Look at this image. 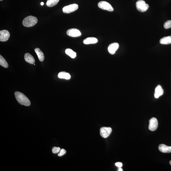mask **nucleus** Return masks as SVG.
<instances>
[{
    "instance_id": "f257e3e1",
    "label": "nucleus",
    "mask_w": 171,
    "mask_h": 171,
    "mask_svg": "<svg viewBox=\"0 0 171 171\" xmlns=\"http://www.w3.org/2000/svg\"><path fill=\"white\" fill-rule=\"evenodd\" d=\"M16 99L20 104L26 106H30L31 104L30 100L23 93L16 91L15 93Z\"/></svg>"
},
{
    "instance_id": "f03ea898",
    "label": "nucleus",
    "mask_w": 171,
    "mask_h": 171,
    "mask_svg": "<svg viewBox=\"0 0 171 171\" xmlns=\"http://www.w3.org/2000/svg\"><path fill=\"white\" fill-rule=\"evenodd\" d=\"M37 19L36 17L30 16L24 18L22 23L23 26L25 27H31L35 26L37 23Z\"/></svg>"
},
{
    "instance_id": "7ed1b4c3",
    "label": "nucleus",
    "mask_w": 171,
    "mask_h": 171,
    "mask_svg": "<svg viewBox=\"0 0 171 171\" xmlns=\"http://www.w3.org/2000/svg\"><path fill=\"white\" fill-rule=\"evenodd\" d=\"M136 7L137 10L140 12H144L147 11L149 7V5L143 0H139L136 3Z\"/></svg>"
},
{
    "instance_id": "20e7f679",
    "label": "nucleus",
    "mask_w": 171,
    "mask_h": 171,
    "mask_svg": "<svg viewBox=\"0 0 171 171\" xmlns=\"http://www.w3.org/2000/svg\"><path fill=\"white\" fill-rule=\"evenodd\" d=\"M78 8V5L77 4H72L64 7L62 8V11L65 14H69L76 11Z\"/></svg>"
},
{
    "instance_id": "39448f33",
    "label": "nucleus",
    "mask_w": 171,
    "mask_h": 171,
    "mask_svg": "<svg viewBox=\"0 0 171 171\" xmlns=\"http://www.w3.org/2000/svg\"><path fill=\"white\" fill-rule=\"evenodd\" d=\"M98 7L102 9L112 11H113V8L111 5L109 3L105 1H102L98 4Z\"/></svg>"
},
{
    "instance_id": "423d86ee",
    "label": "nucleus",
    "mask_w": 171,
    "mask_h": 171,
    "mask_svg": "<svg viewBox=\"0 0 171 171\" xmlns=\"http://www.w3.org/2000/svg\"><path fill=\"white\" fill-rule=\"evenodd\" d=\"M112 131V128L110 127H103L100 128V134L103 138H106L110 135Z\"/></svg>"
},
{
    "instance_id": "0eeeda50",
    "label": "nucleus",
    "mask_w": 171,
    "mask_h": 171,
    "mask_svg": "<svg viewBox=\"0 0 171 171\" xmlns=\"http://www.w3.org/2000/svg\"><path fill=\"white\" fill-rule=\"evenodd\" d=\"M158 125L157 119L155 118H153L149 121V129L150 131H154L157 129Z\"/></svg>"
},
{
    "instance_id": "6e6552de",
    "label": "nucleus",
    "mask_w": 171,
    "mask_h": 171,
    "mask_svg": "<svg viewBox=\"0 0 171 171\" xmlns=\"http://www.w3.org/2000/svg\"><path fill=\"white\" fill-rule=\"evenodd\" d=\"M67 34L71 37H77L81 36V33L78 29L73 28L69 29L67 30Z\"/></svg>"
},
{
    "instance_id": "1a4fd4ad",
    "label": "nucleus",
    "mask_w": 171,
    "mask_h": 171,
    "mask_svg": "<svg viewBox=\"0 0 171 171\" xmlns=\"http://www.w3.org/2000/svg\"><path fill=\"white\" fill-rule=\"evenodd\" d=\"M10 37L9 32L7 30H1L0 31V41L5 42L8 40Z\"/></svg>"
},
{
    "instance_id": "9d476101",
    "label": "nucleus",
    "mask_w": 171,
    "mask_h": 171,
    "mask_svg": "<svg viewBox=\"0 0 171 171\" xmlns=\"http://www.w3.org/2000/svg\"><path fill=\"white\" fill-rule=\"evenodd\" d=\"M119 47V45L117 43H115L110 45L108 48V51L110 53L113 55Z\"/></svg>"
},
{
    "instance_id": "9b49d317",
    "label": "nucleus",
    "mask_w": 171,
    "mask_h": 171,
    "mask_svg": "<svg viewBox=\"0 0 171 171\" xmlns=\"http://www.w3.org/2000/svg\"><path fill=\"white\" fill-rule=\"evenodd\" d=\"M163 90L161 86L158 85L155 89L154 94V97L155 98H158L160 96L163 95Z\"/></svg>"
},
{
    "instance_id": "f8f14e48",
    "label": "nucleus",
    "mask_w": 171,
    "mask_h": 171,
    "mask_svg": "<svg viewBox=\"0 0 171 171\" xmlns=\"http://www.w3.org/2000/svg\"><path fill=\"white\" fill-rule=\"evenodd\" d=\"M159 149L161 152L163 153H171V147L167 146L164 144H162L159 145Z\"/></svg>"
},
{
    "instance_id": "ddd939ff",
    "label": "nucleus",
    "mask_w": 171,
    "mask_h": 171,
    "mask_svg": "<svg viewBox=\"0 0 171 171\" xmlns=\"http://www.w3.org/2000/svg\"><path fill=\"white\" fill-rule=\"evenodd\" d=\"M24 59L26 62L31 64H33L35 62V60L34 57L29 53H26L25 54Z\"/></svg>"
},
{
    "instance_id": "4468645a",
    "label": "nucleus",
    "mask_w": 171,
    "mask_h": 171,
    "mask_svg": "<svg viewBox=\"0 0 171 171\" xmlns=\"http://www.w3.org/2000/svg\"><path fill=\"white\" fill-rule=\"evenodd\" d=\"M98 40L96 38L90 37L87 38L83 40V43L85 45L97 43Z\"/></svg>"
},
{
    "instance_id": "2eb2a0df",
    "label": "nucleus",
    "mask_w": 171,
    "mask_h": 171,
    "mask_svg": "<svg viewBox=\"0 0 171 171\" xmlns=\"http://www.w3.org/2000/svg\"><path fill=\"white\" fill-rule=\"evenodd\" d=\"M35 51L37 55L39 61L41 62H43L45 59V56L43 53L39 48H36L35 49Z\"/></svg>"
},
{
    "instance_id": "dca6fc26",
    "label": "nucleus",
    "mask_w": 171,
    "mask_h": 171,
    "mask_svg": "<svg viewBox=\"0 0 171 171\" xmlns=\"http://www.w3.org/2000/svg\"><path fill=\"white\" fill-rule=\"evenodd\" d=\"M160 43L162 45L171 44V36H166L162 38L160 40Z\"/></svg>"
},
{
    "instance_id": "f3484780",
    "label": "nucleus",
    "mask_w": 171,
    "mask_h": 171,
    "mask_svg": "<svg viewBox=\"0 0 171 171\" xmlns=\"http://www.w3.org/2000/svg\"><path fill=\"white\" fill-rule=\"evenodd\" d=\"M58 77L61 79H64L66 80H69L71 78V76L68 73L65 72H60L58 74Z\"/></svg>"
},
{
    "instance_id": "a211bd4d",
    "label": "nucleus",
    "mask_w": 171,
    "mask_h": 171,
    "mask_svg": "<svg viewBox=\"0 0 171 171\" xmlns=\"http://www.w3.org/2000/svg\"><path fill=\"white\" fill-rule=\"evenodd\" d=\"M65 52L66 54L69 55L72 58H75L77 56L76 53L71 49H66Z\"/></svg>"
},
{
    "instance_id": "6ab92c4d",
    "label": "nucleus",
    "mask_w": 171,
    "mask_h": 171,
    "mask_svg": "<svg viewBox=\"0 0 171 171\" xmlns=\"http://www.w3.org/2000/svg\"><path fill=\"white\" fill-rule=\"evenodd\" d=\"M59 0H47L46 5L48 7H52L57 5Z\"/></svg>"
},
{
    "instance_id": "aec40b11",
    "label": "nucleus",
    "mask_w": 171,
    "mask_h": 171,
    "mask_svg": "<svg viewBox=\"0 0 171 171\" xmlns=\"http://www.w3.org/2000/svg\"><path fill=\"white\" fill-rule=\"evenodd\" d=\"M0 65L4 68H7L8 67V64L2 55H0Z\"/></svg>"
},
{
    "instance_id": "412c9836",
    "label": "nucleus",
    "mask_w": 171,
    "mask_h": 171,
    "mask_svg": "<svg viewBox=\"0 0 171 171\" xmlns=\"http://www.w3.org/2000/svg\"><path fill=\"white\" fill-rule=\"evenodd\" d=\"M164 27L165 29H168L171 28V20H168L164 23Z\"/></svg>"
},
{
    "instance_id": "4be33fe9",
    "label": "nucleus",
    "mask_w": 171,
    "mask_h": 171,
    "mask_svg": "<svg viewBox=\"0 0 171 171\" xmlns=\"http://www.w3.org/2000/svg\"><path fill=\"white\" fill-rule=\"evenodd\" d=\"M60 150V148L54 147L52 149V152L54 154H56V153H59Z\"/></svg>"
},
{
    "instance_id": "5701e85b",
    "label": "nucleus",
    "mask_w": 171,
    "mask_h": 171,
    "mask_svg": "<svg viewBox=\"0 0 171 171\" xmlns=\"http://www.w3.org/2000/svg\"><path fill=\"white\" fill-rule=\"evenodd\" d=\"M66 150L64 149H62L60 150L59 154H58V155L59 157H61L62 156L64 155L66 153Z\"/></svg>"
},
{
    "instance_id": "b1692460",
    "label": "nucleus",
    "mask_w": 171,
    "mask_h": 171,
    "mask_svg": "<svg viewBox=\"0 0 171 171\" xmlns=\"http://www.w3.org/2000/svg\"><path fill=\"white\" fill-rule=\"evenodd\" d=\"M115 166L118 168H121L122 166V163L121 162H117L115 163Z\"/></svg>"
},
{
    "instance_id": "393cba45",
    "label": "nucleus",
    "mask_w": 171,
    "mask_h": 171,
    "mask_svg": "<svg viewBox=\"0 0 171 171\" xmlns=\"http://www.w3.org/2000/svg\"><path fill=\"white\" fill-rule=\"evenodd\" d=\"M118 171H123V169L121 168H119V169H118Z\"/></svg>"
},
{
    "instance_id": "a878e982",
    "label": "nucleus",
    "mask_w": 171,
    "mask_h": 171,
    "mask_svg": "<svg viewBox=\"0 0 171 171\" xmlns=\"http://www.w3.org/2000/svg\"><path fill=\"white\" fill-rule=\"evenodd\" d=\"M41 5H44V3L43 2H42L41 3Z\"/></svg>"
},
{
    "instance_id": "bb28decb",
    "label": "nucleus",
    "mask_w": 171,
    "mask_h": 171,
    "mask_svg": "<svg viewBox=\"0 0 171 171\" xmlns=\"http://www.w3.org/2000/svg\"><path fill=\"white\" fill-rule=\"evenodd\" d=\"M169 164H170L171 166V160L170 162H169Z\"/></svg>"
},
{
    "instance_id": "cd10ccee",
    "label": "nucleus",
    "mask_w": 171,
    "mask_h": 171,
    "mask_svg": "<svg viewBox=\"0 0 171 171\" xmlns=\"http://www.w3.org/2000/svg\"><path fill=\"white\" fill-rule=\"evenodd\" d=\"M0 1H2L3 0H0Z\"/></svg>"
}]
</instances>
